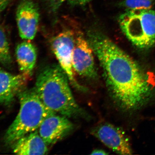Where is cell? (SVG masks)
I'll return each instance as SVG.
<instances>
[{
  "label": "cell",
  "mask_w": 155,
  "mask_h": 155,
  "mask_svg": "<svg viewBox=\"0 0 155 155\" xmlns=\"http://www.w3.org/2000/svg\"><path fill=\"white\" fill-rule=\"evenodd\" d=\"M87 38L102 68L108 91L124 110L134 111L151 98L153 88L145 71L102 31L90 29Z\"/></svg>",
  "instance_id": "obj_1"
},
{
  "label": "cell",
  "mask_w": 155,
  "mask_h": 155,
  "mask_svg": "<svg viewBox=\"0 0 155 155\" xmlns=\"http://www.w3.org/2000/svg\"><path fill=\"white\" fill-rule=\"evenodd\" d=\"M122 32L131 43L140 49L155 45V11H125L118 19Z\"/></svg>",
  "instance_id": "obj_4"
},
{
  "label": "cell",
  "mask_w": 155,
  "mask_h": 155,
  "mask_svg": "<svg viewBox=\"0 0 155 155\" xmlns=\"http://www.w3.org/2000/svg\"><path fill=\"white\" fill-rule=\"evenodd\" d=\"M12 62L8 41L5 31L0 26V63L8 66Z\"/></svg>",
  "instance_id": "obj_13"
},
{
  "label": "cell",
  "mask_w": 155,
  "mask_h": 155,
  "mask_svg": "<svg viewBox=\"0 0 155 155\" xmlns=\"http://www.w3.org/2000/svg\"><path fill=\"white\" fill-rule=\"evenodd\" d=\"M92 0H68L69 4L74 5H86Z\"/></svg>",
  "instance_id": "obj_16"
},
{
  "label": "cell",
  "mask_w": 155,
  "mask_h": 155,
  "mask_svg": "<svg viewBox=\"0 0 155 155\" xmlns=\"http://www.w3.org/2000/svg\"><path fill=\"white\" fill-rule=\"evenodd\" d=\"M94 55L87 38L81 32H78L75 36L72 56V66L74 72L85 78L96 79L98 74Z\"/></svg>",
  "instance_id": "obj_6"
},
{
  "label": "cell",
  "mask_w": 155,
  "mask_h": 155,
  "mask_svg": "<svg viewBox=\"0 0 155 155\" xmlns=\"http://www.w3.org/2000/svg\"><path fill=\"white\" fill-rule=\"evenodd\" d=\"M28 77L15 75L0 68V104L8 105L22 91Z\"/></svg>",
  "instance_id": "obj_10"
},
{
  "label": "cell",
  "mask_w": 155,
  "mask_h": 155,
  "mask_svg": "<svg viewBox=\"0 0 155 155\" xmlns=\"http://www.w3.org/2000/svg\"><path fill=\"white\" fill-rule=\"evenodd\" d=\"M40 17L38 7L33 0H21L16 11V21L21 38L31 41L35 38Z\"/></svg>",
  "instance_id": "obj_8"
},
{
  "label": "cell",
  "mask_w": 155,
  "mask_h": 155,
  "mask_svg": "<svg viewBox=\"0 0 155 155\" xmlns=\"http://www.w3.org/2000/svg\"><path fill=\"white\" fill-rule=\"evenodd\" d=\"M11 0H0V15L8 5Z\"/></svg>",
  "instance_id": "obj_17"
},
{
  "label": "cell",
  "mask_w": 155,
  "mask_h": 155,
  "mask_svg": "<svg viewBox=\"0 0 155 155\" xmlns=\"http://www.w3.org/2000/svg\"><path fill=\"white\" fill-rule=\"evenodd\" d=\"M18 95L20 109L5 134L7 144H13L22 137L38 130L44 119L55 113L43 104L34 87L22 91Z\"/></svg>",
  "instance_id": "obj_3"
},
{
  "label": "cell",
  "mask_w": 155,
  "mask_h": 155,
  "mask_svg": "<svg viewBox=\"0 0 155 155\" xmlns=\"http://www.w3.org/2000/svg\"><path fill=\"white\" fill-rule=\"evenodd\" d=\"M75 34L70 30L60 32L52 40L51 46L53 53L59 62V65L67 74L70 84L81 91H85L86 88L78 83L75 78L72 66V56L75 46Z\"/></svg>",
  "instance_id": "obj_5"
},
{
  "label": "cell",
  "mask_w": 155,
  "mask_h": 155,
  "mask_svg": "<svg viewBox=\"0 0 155 155\" xmlns=\"http://www.w3.org/2000/svg\"><path fill=\"white\" fill-rule=\"evenodd\" d=\"M74 128V125L69 118L54 113L44 119L38 131L49 146L54 144L67 137Z\"/></svg>",
  "instance_id": "obj_9"
},
{
  "label": "cell",
  "mask_w": 155,
  "mask_h": 155,
  "mask_svg": "<svg viewBox=\"0 0 155 155\" xmlns=\"http://www.w3.org/2000/svg\"><path fill=\"white\" fill-rule=\"evenodd\" d=\"M108 153H107L106 151L104 150L101 149H96L92 152L91 155H107Z\"/></svg>",
  "instance_id": "obj_18"
},
{
  "label": "cell",
  "mask_w": 155,
  "mask_h": 155,
  "mask_svg": "<svg viewBox=\"0 0 155 155\" xmlns=\"http://www.w3.org/2000/svg\"><path fill=\"white\" fill-rule=\"evenodd\" d=\"M155 4V0H123L118 5L125 11H130L152 9Z\"/></svg>",
  "instance_id": "obj_14"
},
{
  "label": "cell",
  "mask_w": 155,
  "mask_h": 155,
  "mask_svg": "<svg viewBox=\"0 0 155 155\" xmlns=\"http://www.w3.org/2000/svg\"><path fill=\"white\" fill-rule=\"evenodd\" d=\"M68 76L61 66L45 67L37 78L35 90L45 106L54 113L68 118L83 116L84 111L72 94Z\"/></svg>",
  "instance_id": "obj_2"
},
{
  "label": "cell",
  "mask_w": 155,
  "mask_h": 155,
  "mask_svg": "<svg viewBox=\"0 0 155 155\" xmlns=\"http://www.w3.org/2000/svg\"><path fill=\"white\" fill-rule=\"evenodd\" d=\"M16 59L21 74L31 76L36 65L37 51L31 41L24 40L17 45L15 50Z\"/></svg>",
  "instance_id": "obj_12"
},
{
  "label": "cell",
  "mask_w": 155,
  "mask_h": 155,
  "mask_svg": "<svg viewBox=\"0 0 155 155\" xmlns=\"http://www.w3.org/2000/svg\"><path fill=\"white\" fill-rule=\"evenodd\" d=\"M49 7L53 11H56L62 4L68 0H46Z\"/></svg>",
  "instance_id": "obj_15"
},
{
  "label": "cell",
  "mask_w": 155,
  "mask_h": 155,
  "mask_svg": "<svg viewBox=\"0 0 155 155\" xmlns=\"http://www.w3.org/2000/svg\"><path fill=\"white\" fill-rule=\"evenodd\" d=\"M13 145V152L17 155H45L48 151V146L41 138L38 130L22 137Z\"/></svg>",
  "instance_id": "obj_11"
},
{
  "label": "cell",
  "mask_w": 155,
  "mask_h": 155,
  "mask_svg": "<svg viewBox=\"0 0 155 155\" xmlns=\"http://www.w3.org/2000/svg\"><path fill=\"white\" fill-rule=\"evenodd\" d=\"M91 134L116 153L121 155L133 153L129 138L120 127L110 123H104L94 127Z\"/></svg>",
  "instance_id": "obj_7"
}]
</instances>
